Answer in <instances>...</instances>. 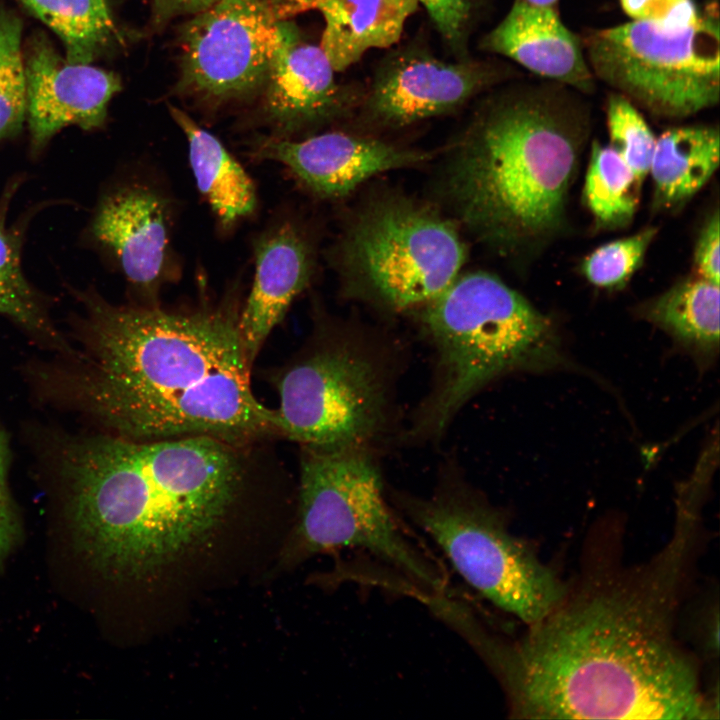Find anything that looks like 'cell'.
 Here are the masks:
<instances>
[{
	"instance_id": "obj_27",
	"label": "cell",
	"mask_w": 720,
	"mask_h": 720,
	"mask_svg": "<svg viewBox=\"0 0 720 720\" xmlns=\"http://www.w3.org/2000/svg\"><path fill=\"white\" fill-rule=\"evenodd\" d=\"M606 114L610 146L642 183L649 173L656 143L652 130L637 107L616 92L607 98Z\"/></svg>"
},
{
	"instance_id": "obj_26",
	"label": "cell",
	"mask_w": 720,
	"mask_h": 720,
	"mask_svg": "<svg viewBox=\"0 0 720 720\" xmlns=\"http://www.w3.org/2000/svg\"><path fill=\"white\" fill-rule=\"evenodd\" d=\"M22 22L13 12L0 10V142L17 136L27 119L25 62L21 47Z\"/></svg>"
},
{
	"instance_id": "obj_2",
	"label": "cell",
	"mask_w": 720,
	"mask_h": 720,
	"mask_svg": "<svg viewBox=\"0 0 720 720\" xmlns=\"http://www.w3.org/2000/svg\"><path fill=\"white\" fill-rule=\"evenodd\" d=\"M81 350L59 389L109 434L133 440L210 436L247 446L279 435L254 395L239 330V282L184 308L113 304L79 294Z\"/></svg>"
},
{
	"instance_id": "obj_17",
	"label": "cell",
	"mask_w": 720,
	"mask_h": 720,
	"mask_svg": "<svg viewBox=\"0 0 720 720\" xmlns=\"http://www.w3.org/2000/svg\"><path fill=\"white\" fill-rule=\"evenodd\" d=\"M334 72L320 46L305 41L294 23L278 20L260 108L265 134L297 139L335 116L345 96Z\"/></svg>"
},
{
	"instance_id": "obj_13",
	"label": "cell",
	"mask_w": 720,
	"mask_h": 720,
	"mask_svg": "<svg viewBox=\"0 0 720 720\" xmlns=\"http://www.w3.org/2000/svg\"><path fill=\"white\" fill-rule=\"evenodd\" d=\"M254 272L243 302L239 330L253 366L272 331L315 271V242L305 221L287 206L277 207L251 239Z\"/></svg>"
},
{
	"instance_id": "obj_22",
	"label": "cell",
	"mask_w": 720,
	"mask_h": 720,
	"mask_svg": "<svg viewBox=\"0 0 720 720\" xmlns=\"http://www.w3.org/2000/svg\"><path fill=\"white\" fill-rule=\"evenodd\" d=\"M719 285L703 278L678 283L639 308L699 360L719 351Z\"/></svg>"
},
{
	"instance_id": "obj_30",
	"label": "cell",
	"mask_w": 720,
	"mask_h": 720,
	"mask_svg": "<svg viewBox=\"0 0 720 720\" xmlns=\"http://www.w3.org/2000/svg\"><path fill=\"white\" fill-rule=\"evenodd\" d=\"M424 6L443 39L462 50L473 11L479 0H416Z\"/></svg>"
},
{
	"instance_id": "obj_9",
	"label": "cell",
	"mask_w": 720,
	"mask_h": 720,
	"mask_svg": "<svg viewBox=\"0 0 720 720\" xmlns=\"http://www.w3.org/2000/svg\"><path fill=\"white\" fill-rule=\"evenodd\" d=\"M596 78L635 107L683 119L710 109L720 98V30L716 2L679 31L630 21L580 35Z\"/></svg>"
},
{
	"instance_id": "obj_6",
	"label": "cell",
	"mask_w": 720,
	"mask_h": 720,
	"mask_svg": "<svg viewBox=\"0 0 720 720\" xmlns=\"http://www.w3.org/2000/svg\"><path fill=\"white\" fill-rule=\"evenodd\" d=\"M295 560L341 549L365 552L414 590L446 592L438 561L400 523L370 448L301 447Z\"/></svg>"
},
{
	"instance_id": "obj_4",
	"label": "cell",
	"mask_w": 720,
	"mask_h": 720,
	"mask_svg": "<svg viewBox=\"0 0 720 720\" xmlns=\"http://www.w3.org/2000/svg\"><path fill=\"white\" fill-rule=\"evenodd\" d=\"M591 124L586 95L539 78L487 101L449 160L444 190L479 237L520 248L552 235Z\"/></svg>"
},
{
	"instance_id": "obj_18",
	"label": "cell",
	"mask_w": 720,
	"mask_h": 720,
	"mask_svg": "<svg viewBox=\"0 0 720 720\" xmlns=\"http://www.w3.org/2000/svg\"><path fill=\"white\" fill-rule=\"evenodd\" d=\"M482 48L586 96L596 89L580 35L563 23L557 7L514 0L505 17L485 35Z\"/></svg>"
},
{
	"instance_id": "obj_7",
	"label": "cell",
	"mask_w": 720,
	"mask_h": 720,
	"mask_svg": "<svg viewBox=\"0 0 720 720\" xmlns=\"http://www.w3.org/2000/svg\"><path fill=\"white\" fill-rule=\"evenodd\" d=\"M392 499L470 587L528 626L565 598L566 586L509 530L504 514L464 481L446 478L427 497L397 492Z\"/></svg>"
},
{
	"instance_id": "obj_19",
	"label": "cell",
	"mask_w": 720,
	"mask_h": 720,
	"mask_svg": "<svg viewBox=\"0 0 720 720\" xmlns=\"http://www.w3.org/2000/svg\"><path fill=\"white\" fill-rule=\"evenodd\" d=\"M277 20L317 10L324 19L320 47L341 72L370 49L387 48L401 37L416 0H270Z\"/></svg>"
},
{
	"instance_id": "obj_10",
	"label": "cell",
	"mask_w": 720,
	"mask_h": 720,
	"mask_svg": "<svg viewBox=\"0 0 720 720\" xmlns=\"http://www.w3.org/2000/svg\"><path fill=\"white\" fill-rule=\"evenodd\" d=\"M465 256L448 219L392 196L362 209L337 248L338 264L361 296L394 312L435 298L457 277Z\"/></svg>"
},
{
	"instance_id": "obj_32",
	"label": "cell",
	"mask_w": 720,
	"mask_h": 720,
	"mask_svg": "<svg viewBox=\"0 0 720 720\" xmlns=\"http://www.w3.org/2000/svg\"><path fill=\"white\" fill-rule=\"evenodd\" d=\"M719 213L718 210L706 222L696 244L694 264L699 277L719 285Z\"/></svg>"
},
{
	"instance_id": "obj_23",
	"label": "cell",
	"mask_w": 720,
	"mask_h": 720,
	"mask_svg": "<svg viewBox=\"0 0 720 720\" xmlns=\"http://www.w3.org/2000/svg\"><path fill=\"white\" fill-rule=\"evenodd\" d=\"M20 181L12 179L0 196V315L14 321L41 342L66 349L53 326L45 304L21 265L23 229L6 224L7 213Z\"/></svg>"
},
{
	"instance_id": "obj_20",
	"label": "cell",
	"mask_w": 720,
	"mask_h": 720,
	"mask_svg": "<svg viewBox=\"0 0 720 720\" xmlns=\"http://www.w3.org/2000/svg\"><path fill=\"white\" fill-rule=\"evenodd\" d=\"M168 109L186 137L197 189L209 205L218 231L229 235L255 216L259 206L255 183L216 136L178 107L168 105Z\"/></svg>"
},
{
	"instance_id": "obj_34",
	"label": "cell",
	"mask_w": 720,
	"mask_h": 720,
	"mask_svg": "<svg viewBox=\"0 0 720 720\" xmlns=\"http://www.w3.org/2000/svg\"><path fill=\"white\" fill-rule=\"evenodd\" d=\"M531 3L542 5V6H552L557 7L559 0H527Z\"/></svg>"
},
{
	"instance_id": "obj_31",
	"label": "cell",
	"mask_w": 720,
	"mask_h": 720,
	"mask_svg": "<svg viewBox=\"0 0 720 720\" xmlns=\"http://www.w3.org/2000/svg\"><path fill=\"white\" fill-rule=\"evenodd\" d=\"M8 465V440L0 429V563L13 549L20 535L19 521L8 489Z\"/></svg>"
},
{
	"instance_id": "obj_28",
	"label": "cell",
	"mask_w": 720,
	"mask_h": 720,
	"mask_svg": "<svg viewBox=\"0 0 720 720\" xmlns=\"http://www.w3.org/2000/svg\"><path fill=\"white\" fill-rule=\"evenodd\" d=\"M657 234L654 227L595 249L582 263L586 279L601 288L622 287L640 267L644 255Z\"/></svg>"
},
{
	"instance_id": "obj_33",
	"label": "cell",
	"mask_w": 720,
	"mask_h": 720,
	"mask_svg": "<svg viewBox=\"0 0 720 720\" xmlns=\"http://www.w3.org/2000/svg\"><path fill=\"white\" fill-rule=\"evenodd\" d=\"M216 0H153L152 19L156 27H162L171 19L186 14L198 13Z\"/></svg>"
},
{
	"instance_id": "obj_12",
	"label": "cell",
	"mask_w": 720,
	"mask_h": 720,
	"mask_svg": "<svg viewBox=\"0 0 720 720\" xmlns=\"http://www.w3.org/2000/svg\"><path fill=\"white\" fill-rule=\"evenodd\" d=\"M180 34L178 90L217 108L264 84L276 44L270 0H216Z\"/></svg>"
},
{
	"instance_id": "obj_21",
	"label": "cell",
	"mask_w": 720,
	"mask_h": 720,
	"mask_svg": "<svg viewBox=\"0 0 720 720\" xmlns=\"http://www.w3.org/2000/svg\"><path fill=\"white\" fill-rule=\"evenodd\" d=\"M719 129L697 125L674 127L656 138L649 172L655 202L671 208L696 194L719 165Z\"/></svg>"
},
{
	"instance_id": "obj_14",
	"label": "cell",
	"mask_w": 720,
	"mask_h": 720,
	"mask_svg": "<svg viewBox=\"0 0 720 720\" xmlns=\"http://www.w3.org/2000/svg\"><path fill=\"white\" fill-rule=\"evenodd\" d=\"M247 154L254 161L282 165L303 189L324 199L342 197L374 175L427 159L419 151L343 132L298 139L258 134Z\"/></svg>"
},
{
	"instance_id": "obj_25",
	"label": "cell",
	"mask_w": 720,
	"mask_h": 720,
	"mask_svg": "<svg viewBox=\"0 0 720 720\" xmlns=\"http://www.w3.org/2000/svg\"><path fill=\"white\" fill-rule=\"evenodd\" d=\"M640 184L611 146L593 143L583 195L598 224L617 227L628 223L637 208Z\"/></svg>"
},
{
	"instance_id": "obj_29",
	"label": "cell",
	"mask_w": 720,
	"mask_h": 720,
	"mask_svg": "<svg viewBox=\"0 0 720 720\" xmlns=\"http://www.w3.org/2000/svg\"><path fill=\"white\" fill-rule=\"evenodd\" d=\"M620 5L632 21L664 31L685 29L693 25L701 13L694 0H620Z\"/></svg>"
},
{
	"instance_id": "obj_24",
	"label": "cell",
	"mask_w": 720,
	"mask_h": 720,
	"mask_svg": "<svg viewBox=\"0 0 720 720\" xmlns=\"http://www.w3.org/2000/svg\"><path fill=\"white\" fill-rule=\"evenodd\" d=\"M20 1L58 35L69 63L90 64L117 35L108 0Z\"/></svg>"
},
{
	"instance_id": "obj_16",
	"label": "cell",
	"mask_w": 720,
	"mask_h": 720,
	"mask_svg": "<svg viewBox=\"0 0 720 720\" xmlns=\"http://www.w3.org/2000/svg\"><path fill=\"white\" fill-rule=\"evenodd\" d=\"M24 62L33 155L67 126L84 130L103 126L108 104L121 89L116 74L90 64L69 63L42 34L30 39Z\"/></svg>"
},
{
	"instance_id": "obj_5",
	"label": "cell",
	"mask_w": 720,
	"mask_h": 720,
	"mask_svg": "<svg viewBox=\"0 0 720 720\" xmlns=\"http://www.w3.org/2000/svg\"><path fill=\"white\" fill-rule=\"evenodd\" d=\"M421 321L435 349L432 389L409 434L440 436L462 406L487 384L519 370L563 364L551 321L496 276H458L422 306Z\"/></svg>"
},
{
	"instance_id": "obj_15",
	"label": "cell",
	"mask_w": 720,
	"mask_h": 720,
	"mask_svg": "<svg viewBox=\"0 0 720 720\" xmlns=\"http://www.w3.org/2000/svg\"><path fill=\"white\" fill-rule=\"evenodd\" d=\"M514 75L511 67L496 63H450L424 53H406L376 75L368 111L380 123L408 125L452 111Z\"/></svg>"
},
{
	"instance_id": "obj_1",
	"label": "cell",
	"mask_w": 720,
	"mask_h": 720,
	"mask_svg": "<svg viewBox=\"0 0 720 720\" xmlns=\"http://www.w3.org/2000/svg\"><path fill=\"white\" fill-rule=\"evenodd\" d=\"M681 516L647 565L562 602L520 641L489 634L478 654L504 688L512 716L711 719L695 665L672 632L692 538Z\"/></svg>"
},
{
	"instance_id": "obj_8",
	"label": "cell",
	"mask_w": 720,
	"mask_h": 720,
	"mask_svg": "<svg viewBox=\"0 0 720 720\" xmlns=\"http://www.w3.org/2000/svg\"><path fill=\"white\" fill-rule=\"evenodd\" d=\"M386 360L360 337L319 327L273 377L279 435L300 447L371 449L389 420Z\"/></svg>"
},
{
	"instance_id": "obj_3",
	"label": "cell",
	"mask_w": 720,
	"mask_h": 720,
	"mask_svg": "<svg viewBox=\"0 0 720 720\" xmlns=\"http://www.w3.org/2000/svg\"><path fill=\"white\" fill-rule=\"evenodd\" d=\"M245 446L210 436L73 440L60 472L80 549L112 576H144L202 544L247 475Z\"/></svg>"
},
{
	"instance_id": "obj_11",
	"label": "cell",
	"mask_w": 720,
	"mask_h": 720,
	"mask_svg": "<svg viewBox=\"0 0 720 720\" xmlns=\"http://www.w3.org/2000/svg\"><path fill=\"white\" fill-rule=\"evenodd\" d=\"M181 205L166 175L139 162L101 195L89 234L125 280L133 303L158 306L162 292L180 280L176 245Z\"/></svg>"
}]
</instances>
